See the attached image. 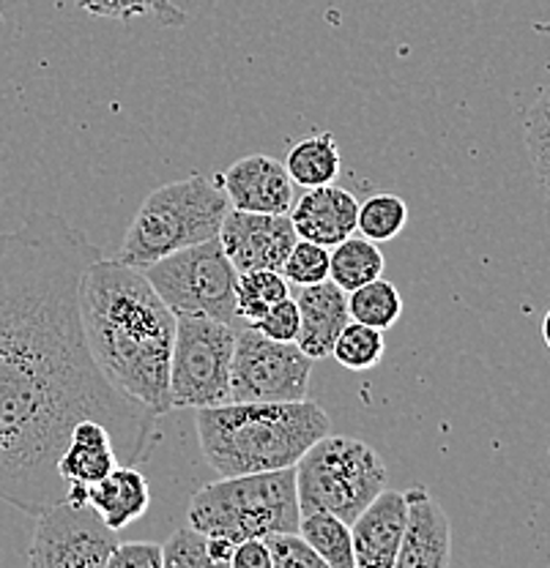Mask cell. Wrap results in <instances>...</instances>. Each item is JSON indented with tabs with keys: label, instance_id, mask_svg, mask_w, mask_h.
Returning a JSON list of instances; mask_svg holds the SVG:
<instances>
[{
	"label": "cell",
	"instance_id": "17",
	"mask_svg": "<svg viewBox=\"0 0 550 568\" xmlns=\"http://www.w3.org/2000/svg\"><path fill=\"white\" fill-rule=\"evenodd\" d=\"M299 304V339L296 345L301 347L312 361L329 358L340 331L351 323V310H348V293L337 287L334 282H318L299 287L296 295Z\"/></svg>",
	"mask_w": 550,
	"mask_h": 568
},
{
	"label": "cell",
	"instance_id": "31",
	"mask_svg": "<svg viewBox=\"0 0 550 568\" xmlns=\"http://www.w3.org/2000/svg\"><path fill=\"white\" fill-rule=\"evenodd\" d=\"M260 334L271 336L277 342H296L299 339V328H301V317H299V304L296 298H282L280 304L271 306L258 323H252Z\"/></svg>",
	"mask_w": 550,
	"mask_h": 568
},
{
	"label": "cell",
	"instance_id": "8",
	"mask_svg": "<svg viewBox=\"0 0 550 568\" xmlns=\"http://www.w3.org/2000/svg\"><path fill=\"white\" fill-rule=\"evenodd\" d=\"M239 331L211 317H179L170 351V405L200 410L230 402V369Z\"/></svg>",
	"mask_w": 550,
	"mask_h": 568
},
{
	"label": "cell",
	"instance_id": "18",
	"mask_svg": "<svg viewBox=\"0 0 550 568\" xmlns=\"http://www.w3.org/2000/svg\"><path fill=\"white\" fill-rule=\"evenodd\" d=\"M86 503L110 525L112 530H123L140 517H146L151 506V489L146 476L134 470V465H118L102 481L86 489Z\"/></svg>",
	"mask_w": 550,
	"mask_h": 568
},
{
	"label": "cell",
	"instance_id": "33",
	"mask_svg": "<svg viewBox=\"0 0 550 568\" xmlns=\"http://www.w3.org/2000/svg\"><path fill=\"white\" fill-rule=\"evenodd\" d=\"M230 568H271V552L263 538H247L236 544Z\"/></svg>",
	"mask_w": 550,
	"mask_h": 568
},
{
	"label": "cell",
	"instance_id": "3",
	"mask_svg": "<svg viewBox=\"0 0 550 568\" xmlns=\"http://www.w3.org/2000/svg\"><path fill=\"white\" fill-rule=\"evenodd\" d=\"M200 452L211 470L228 476L296 467L307 448L327 437L331 418L310 396L299 402H224L194 410Z\"/></svg>",
	"mask_w": 550,
	"mask_h": 568
},
{
	"label": "cell",
	"instance_id": "7",
	"mask_svg": "<svg viewBox=\"0 0 550 568\" xmlns=\"http://www.w3.org/2000/svg\"><path fill=\"white\" fill-rule=\"evenodd\" d=\"M143 274L176 317H211L230 325L239 320V271L224 254L220 239L168 254L143 268Z\"/></svg>",
	"mask_w": 550,
	"mask_h": 568
},
{
	"label": "cell",
	"instance_id": "23",
	"mask_svg": "<svg viewBox=\"0 0 550 568\" xmlns=\"http://www.w3.org/2000/svg\"><path fill=\"white\" fill-rule=\"evenodd\" d=\"M288 295H291V282L282 276V271H247V274H239V282H236V306L247 325L258 323L271 306L280 304Z\"/></svg>",
	"mask_w": 550,
	"mask_h": 568
},
{
	"label": "cell",
	"instance_id": "9",
	"mask_svg": "<svg viewBox=\"0 0 550 568\" xmlns=\"http://www.w3.org/2000/svg\"><path fill=\"white\" fill-rule=\"evenodd\" d=\"M312 358L296 342H277L247 325L236 336L230 402H299L310 396Z\"/></svg>",
	"mask_w": 550,
	"mask_h": 568
},
{
	"label": "cell",
	"instance_id": "25",
	"mask_svg": "<svg viewBox=\"0 0 550 568\" xmlns=\"http://www.w3.org/2000/svg\"><path fill=\"white\" fill-rule=\"evenodd\" d=\"M387 353V339H383V331L372 328V325L351 323L340 331L334 347H331V358L348 372H367L372 366H378Z\"/></svg>",
	"mask_w": 550,
	"mask_h": 568
},
{
	"label": "cell",
	"instance_id": "29",
	"mask_svg": "<svg viewBox=\"0 0 550 568\" xmlns=\"http://www.w3.org/2000/svg\"><path fill=\"white\" fill-rule=\"evenodd\" d=\"M162 564L168 568H214L209 555V536L192 525H183L162 544Z\"/></svg>",
	"mask_w": 550,
	"mask_h": 568
},
{
	"label": "cell",
	"instance_id": "26",
	"mask_svg": "<svg viewBox=\"0 0 550 568\" xmlns=\"http://www.w3.org/2000/svg\"><path fill=\"white\" fill-rule=\"evenodd\" d=\"M408 224V205L398 194H372L359 205L357 230L372 244L394 241Z\"/></svg>",
	"mask_w": 550,
	"mask_h": 568
},
{
	"label": "cell",
	"instance_id": "16",
	"mask_svg": "<svg viewBox=\"0 0 550 568\" xmlns=\"http://www.w3.org/2000/svg\"><path fill=\"white\" fill-rule=\"evenodd\" d=\"M288 216L299 239L331 248L357 233L359 203L348 189L327 183V186L307 189L304 197L296 200Z\"/></svg>",
	"mask_w": 550,
	"mask_h": 568
},
{
	"label": "cell",
	"instance_id": "34",
	"mask_svg": "<svg viewBox=\"0 0 550 568\" xmlns=\"http://www.w3.org/2000/svg\"><path fill=\"white\" fill-rule=\"evenodd\" d=\"M233 552H236V541H230V538H224V536H209V555H211V564H214V568L230 566Z\"/></svg>",
	"mask_w": 550,
	"mask_h": 568
},
{
	"label": "cell",
	"instance_id": "15",
	"mask_svg": "<svg viewBox=\"0 0 550 568\" xmlns=\"http://www.w3.org/2000/svg\"><path fill=\"white\" fill-rule=\"evenodd\" d=\"M118 465H121V457H118L116 440H112L108 426L93 422V418L77 424L61 459H58V473L69 484L67 500L82 506L86 489L108 478Z\"/></svg>",
	"mask_w": 550,
	"mask_h": 568
},
{
	"label": "cell",
	"instance_id": "1",
	"mask_svg": "<svg viewBox=\"0 0 550 568\" xmlns=\"http://www.w3.org/2000/svg\"><path fill=\"white\" fill-rule=\"evenodd\" d=\"M99 257L58 213L0 233V500L28 517L67 500L58 459L86 418L112 432L121 465L157 443V413L112 386L88 347L80 287Z\"/></svg>",
	"mask_w": 550,
	"mask_h": 568
},
{
	"label": "cell",
	"instance_id": "5",
	"mask_svg": "<svg viewBox=\"0 0 550 568\" xmlns=\"http://www.w3.org/2000/svg\"><path fill=\"white\" fill-rule=\"evenodd\" d=\"M187 523L206 536H224L236 544L266 538L271 532L299 530L296 467L228 476L206 484L189 500Z\"/></svg>",
	"mask_w": 550,
	"mask_h": 568
},
{
	"label": "cell",
	"instance_id": "2",
	"mask_svg": "<svg viewBox=\"0 0 550 568\" xmlns=\"http://www.w3.org/2000/svg\"><path fill=\"white\" fill-rule=\"evenodd\" d=\"M82 328L102 375L159 418L170 405V351L176 323L162 295L140 268L102 254L88 265L80 287Z\"/></svg>",
	"mask_w": 550,
	"mask_h": 568
},
{
	"label": "cell",
	"instance_id": "13",
	"mask_svg": "<svg viewBox=\"0 0 550 568\" xmlns=\"http://www.w3.org/2000/svg\"><path fill=\"white\" fill-rule=\"evenodd\" d=\"M406 495V532L394 568H443L452 558V525L428 487Z\"/></svg>",
	"mask_w": 550,
	"mask_h": 568
},
{
	"label": "cell",
	"instance_id": "32",
	"mask_svg": "<svg viewBox=\"0 0 550 568\" xmlns=\"http://www.w3.org/2000/svg\"><path fill=\"white\" fill-rule=\"evenodd\" d=\"M162 544L157 541H118L108 568H162Z\"/></svg>",
	"mask_w": 550,
	"mask_h": 568
},
{
	"label": "cell",
	"instance_id": "27",
	"mask_svg": "<svg viewBox=\"0 0 550 568\" xmlns=\"http://www.w3.org/2000/svg\"><path fill=\"white\" fill-rule=\"evenodd\" d=\"M526 151H529L531 168L540 178L542 189L550 194V82L537 93L526 112Z\"/></svg>",
	"mask_w": 550,
	"mask_h": 568
},
{
	"label": "cell",
	"instance_id": "30",
	"mask_svg": "<svg viewBox=\"0 0 550 568\" xmlns=\"http://www.w3.org/2000/svg\"><path fill=\"white\" fill-rule=\"evenodd\" d=\"M263 541L271 552V568H327L321 555L307 544L299 530L271 532Z\"/></svg>",
	"mask_w": 550,
	"mask_h": 568
},
{
	"label": "cell",
	"instance_id": "4",
	"mask_svg": "<svg viewBox=\"0 0 550 568\" xmlns=\"http://www.w3.org/2000/svg\"><path fill=\"white\" fill-rule=\"evenodd\" d=\"M230 211L220 175L192 173L181 181L153 189L129 224L118 257L132 268H148L181 248L220 239Z\"/></svg>",
	"mask_w": 550,
	"mask_h": 568
},
{
	"label": "cell",
	"instance_id": "14",
	"mask_svg": "<svg viewBox=\"0 0 550 568\" xmlns=\"http://www.w3.org/2000/svg\"><path fill=\"white\" fill-rule=\"evenodd\" d=\"M406 532V495L383 489L351 523L357 568H394Z\"/></svg>",
	"mask_w": 550,
	"mask_h": 568
},
{
	"label": "cell",
	"instance_id": "22",
	"mask_svg": "<svg viewBox=\"0 0 550 568\" xmlns=\"http://www.w3.org/2000/svg\"><path fill=\"white\" fill-rule=\"evenodd\" d=\"M348 310H351V320H357V323L389 331L403 315V295L392 282L378 276V280L348 293Z\"/></svg>",
	"mask_w": 550,
	"mask_h": 568
},
{
	"label": "cell",
	"instance_id": "24",
	"mask_svg": "<svg viewBox=\"0 0 550 568\" xmlns=\"http://www.w3.org/2000/svg\"><path fill=\"white\" fill-rule=\"evenodd\" d=\"M82 11L102 20L132 22L138 17H151L164 28H183L189 22V14L173 0H74Z\"/></svg>",
	"mask_w": 550,
	"mask_h": 568
},
{
	"label": "cell",
	"instance_id": "10",
	"mask_svg": "<svg viewBox=\"0 0 550 568\" xmlns=\"http://www.w3.org/2000/svg\"><path fill=\"white\" fill-rule=\"evenodd\" d=\"M118 547V530L88 503H56L37 514L28 566L31 568H102Z\"/></svg>",
	"mask_w": 550,
	"mask_h": 568
},
{
	"label": "cell",
	"instance_id": "21",
	"mask_svg": "<svg viewBox=\"0 0 550 568\" xmlns=\"http://www.w3.org/2000/svg\"><path fill=\"white\" fill-rule=\"evenodd\" d=\"M299 532L321 555L327 568H357V564H353L351 525L342 523L340 517L329 511L301 514Z\"/></svg>",
	"mask_w": 550,
	"mask_h": 568
},
{
	"label": "cell",
	"instance_id": "35",
	"mask_svg": "<svg viewBox=\"0 0 550 568\" xmlns=\"http://www.w3.org/2000/svg\"><path fill=\"white\" fill-rule=\"evenodd\" d=\"M542 342H546V347L550 351V310L542 317Z\"/></svg>",
	"mask_w": 550,
	"mask_h": 568
},
{
	"label": "cell",
	"instance_id": "20",
	"mask_svg": "<svg viewBox=\"0 0 550 568\" xmlns=\"http://www.w3.org/2000/svg\"><path fill=\"white\" fill-rule=\"evenodd\" d=\"M383 265H387V260H383L378 244L367 241L364 235L362 239L351 235V239L331 246L329 280L334 282L337 287L346 290V293H351V290L378 280V276L383 274Z\"/></svg>",
	"mask_w": 550,
	"mask_h": 568
},
{
	"label": "cell",
	"instance_id": "28",
	"mask_svg": "<svg viewBox=\"0 0 550 568\" xmlns=\"http://www.w3.org/2000/svg\"><path fill=\"white\" fill-rule=\"evenodd\" d=\"M329 246L316 244V241L296 239L291 252H288L286 263H282V276L293 284V287H307V284H318L329 280Z\"/></svg>",
	"mask_w": 550,
	"mask_h": 568
},
{
	"label": "cell",
	"instance_id": "19",
	"mask_svg": "<svg viewBox=\"0 0 550 568\" xmlns=\"http://www.w3.org/2000/svg\"><path fill=\"white\" fill-rule=\"evenodd\" d=\"M286 170L293 178V183H299L304 189L334 183V178L342 170V153L334 134L318 132L312 138L296 142L286 159Z\"/></svg>",
	"mask_w": 550,
	"mask_h": 568
},
{
	"label": "cell",
	"instance_id": "12",
	"mask_svg": "<svg viewBox=\"0 0 550 568\" xmlns=\"http://www.w3.org/2000/svg\"><path fill=\"white\" fill-rule=\"evenodd\" d=\"M230 209L252 213H291L296 183L286 164L266 153H250L220 175Z\"/></svg>",
	"mask_w": 550,
	"mask_h": 568
},
{
	"label": "cell",
	"instance_id": "6",
	"mask_svg": "<svg viewBox=\"0 0 550 568\" xmlns=\"http://www.w3.org/2000/svg\"><path fill=\"white\" fill-rule=\"evenodd\" d=\"M387 462L359 437L329 432L296 462L301 514L329 511L348 525L364 511L372 497L387 489Z\"/></svg>",
	"mask_w": 550,
	"mask_h": 568
},
{
	"label": "cell",
	"instance_id": "11",
	"mask_svg": "<svg viewBox=\"0 0 550 568\" xmlns=\"http://www.w3.org/2000/svg\"><path fill=\"white\" fill-rule=\"evenodd\" d=\"M296 227L288 213H252L230 209L220 227V244L239 274L282 271L296 244Z\"/></svg>",
	"mask_w": 550,
	"mask_h": 568
}]
</instances>
